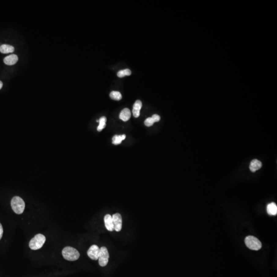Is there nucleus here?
<instances>
[{
  "label": "nucleus",
  "instance_id": "obj_16",
  "mask_svg": "<svg viewBox=\"0 0 277 277\" xmlns=\"http://www.w3.org/2000/svg\"><path fill=\"white\" fill-rule=\"evenodd\" d=\"M126 138L125 135H115L113 138V143L115 145H118L121 143V142L124 140Z\"/></svg>",
  "mask_w": 277,
  "mask_h": 277
},
{
  "label": "nucleus",
  "instance_id": "obj_2",
  "mask_svg": "<svg viewBox=\"0 0 277 277\" xmlns=\"http://www.w3.org/2000/svg\"><path fill=\"white\" fill-rule=\"evenodd\" d=\"M63 257L68 261H76L80 257V253L76 249L73 247L67 246L62 250Z\"/></svg>",
  "mask_w": 277,
  "mask_h": 277
},
{
  "label": "nucleus",
  "instance_id": "obj_20",
  "mask_svg": "<svg viewBox=\"0 0 277 277\" xmlns=\"http://www.w3.org/2000/svg\"><path fill=\"white\" fill-rule=\"evenodd\" d=\"M3 234V229L2 224L0 223V240L2 238Z\"/></svg>",
  "mask_w": 277,
  "mask_h": 277
},
{
  "label": "nucleus",
  "instance_id": "obj_15",
  "mask_svg": "<svg viewBox=\"0 0 277 277\" xmlns=\"http://www.w3.org/2000/svg\"><path fill=\"white\" fill-rule=\"evenodd\" d=\"M14 50V47L9 45L3 44L0 46V52L2 54L13 53Z\"/></svg>",
  "mask_w": 277,
  "mask_h": 277
},
{
  "label": "nucleus",
  "instance_id": "obj_4",
  "mask_svg": "<svg viewBox=\"0 0 277 277\" xmlns=\"http://www.w3.org/2000/svg\"><path fill=\"white\" fill-rule=\"evenodd\" d=\"M245 243L249 249L253 250H258L262 247V244L259 239L253 236H249L246 237Z\"/></svg>",
  "mask_w": 277,
  "mask_h": 277
},
{
  "label": "nucleus",
  "instance_id": "obj_1",
  "mask_svg": "<svg viewBox=\"0 0 277 277\" xmlns=\"http://www.w3.org/2000/svg\"><path fill=\"white\" fill-rule=\"evenodd\" d=\"M11 206L13 212L17 214L20 215L24 212L25 204L21 198L16 196L11 200Z\"/></svg>",
  "mask_w": 277,
  "mask_h": 277
},
{
  "label": "nucleus",
  "instance_id": "obj_7",
  "mask_svg": "<svg viewBox=\"0 0 277 277\" xmlns=\"http://www.w3.org/2000/svg\"><path fill=\"white\" fill-rule=\"evenodd\" d=\"M100 249L97 245H93L91 246L88 250L87 255L91 259L97 260L99 259Z\"/></svg>",
  "mask_w": 277,
  "mask_h": 277
},
{
  "label": "nucleus",
  "instance_id": "obj_19",
  "mask_svg": "<svg viewBox=\"0 0 277 277\" xmlns=\"http://www.w3.org/2000/svg\"><path fill=\"white\" fill-rule=\"evenodd\" d=\"M131 74V72L129 69H125L124 70H120L117 73V76L119 78H123L126 76H130Z\"/></svg>",
  "mask_w": 277,
  "mask_h": 277
},
{
  "label": "nucleus",
  "instance_id": "obj_17",
  "mask_svg": "<svg viewBox=\"0 0 277 277\" xmlns=\"http://www.w3.org/2000/svg\"><path fill=\"white\" fill-rule=\"evenodd\" d=\"M106 118L105 116H102L98 120L99 125L97 128L98 131H101L106 126Z\"/></svg>",
  "mask_w": 277,
  "mask_h": 277
},
{
  "label": "nucleus",
  "instance_id": "obj_13",
  "mask_svg": "<svg viewBox=\"0 0 277 277\" xmlns=\"http://www.w3.org/2000/svg\"><path fill=\"white\" fill-rule=\"evenodd\" d=\"M131 117V111L128 109H123L120 114V119L125 122L129 120Z\"/></svg>",
  "mask_w": 277,
  "mask_h": 277
},
{
  "label": "nucleus",
  "instance_id": "obj_5",
  "mask_svg": "<svg viewBox=\"0 0 277 277\" xmlns=\"http://www.w3.org/2000/svg\"><path fill=\"white\" fill-rule=\"evenodd\" d=\"M109 252L106 247L103 246L100 249V253L99 257V264L101 266L104 267L106 266L109 262Z\"/></svg>",
  "mask_w": 277,
  "mask_h": 277
},
{
  "label": "nucleus",
  "instance_id": "obj_21",
  "mask_svg": "<svg viewBox=\"0 0 277 277\" xmlns=\"http://www.w3.org/2000/svg\"><path fill=\"white\" fill-rule=\"evenodd\" d=\"M2 87H3V83H2V82L0 81V89L2 88Z\"/></svg>",
  "mask_w": 277,
  "mask_h": 277
},
{
  "label": "nucleus",
  "instance_id": "obj_14",
  "mask_svg": "<svg viewBox=\"0 0 277 277\" xmlns=\"http://www.w3.org/2000/svg\"><path fill=\"white\" fill-rule=\"evenodd\" d=\"M267 212L269 215L275 216L277 213V206L275 203L272 202L267 206Z\"/></svg>",
  "mask_w": 277,
  "mask_h": 277
},
{
  "label": "nucleus",
  "instance_id": "obj_9",
  "mask_svg": "<svg viewBox=\"0 0 277 277\" xmlns=\"http://www.w3.org/2000/svg\"><path fill=\"white\" fill-rule=\"evenodd\" d=\"M142 103L141 101L140 100H137L135 101L133 106L132 109V113L135 118H138L140 116V114L141 109L142 108Z\"/></svg>",
  "mask_w": 277,
  "mask_h": 277
},
{
  "label": "nucleus",
  "instance_id": "obj_8",
  "mask_svg": "<svg viewBox=\"0 0 277 277\" xmlns=\"http://www.w3.org/2000/svg\"><path fill=\"white\" fill-rule=\"evenodd\" d=\"M104 222H105V227L108 231H112L114 230L113 220V218L111 215L108 214L105 216L104 217Z\"/></svg>",
  "mask_w": 277,
  "mask_h": 277
},
{
  "label": "nucleus",
  "instance_id": "obj_10",
  "mask_svg": "<svg viewBox=\"0 0 277 277\" xmlns=\"http://www.w3.org/2000/svg\"><path fill=\"white\" fill-rule=\"evenodd\" d=\"M18 61V57L16 54H10L4 58V62L8 65H13L16 64Z\"/></svg>",
  "mask_w": 277,
  "mask_h": 277
},
{
  "label": "nucleus",
  "instance_id": "obj_18",
  "mask_svg": "<svg viewBox=\"0 0 277 277\" xmlns=\"http://www.w3.org/2000/svg\"><path fill=\"white\" fill-rule=\"evenodd\" d=\"M110 97L115 100L119 101L122 99V95L119 91H113L110 92Z\"/></svg>",
  "mask_w": 277,
  "mask_h": 277
},
{
  "label": "nucleus",
  "instance_id": "obj_3",
  "mask_svg": "<svg viewBox=\"0 0 277 277\" xmlns=\"http://www.w3.org/2000/svg\"><path fill=\"white\" fill-rule=\"evenodd\" d=\"M46 241V238L43 235L37 234L32 238L29 244L30 249L32 250H37L43 246Z\"/></svg>",
  "mask_w": 277,
  "mask_h": 277
},
{
  "label": "nucleus",
  "instance_id": "obj_12",
  "mask_svg": "<svg viewBox=\"0 0 277 277\" xmlns=\"http://www.w3.org/2000/svg\"><path fill=\"white\" fill-rule=\"evenodd\" d=\"M262 166V164L261 161H259L258 160L254 159L250 162L249 169L251 172H255L257 170L261 168Z\"/></svg>",
  "mask_w": 277,
  "mask_h": 277
},
{
  "label": "nucleus",
  "instance_id": "obj_6",
  "mask_svg": "<svg viewBox=\"0 0 277 277\" xmlns=\"http://www.w3.org/2000/svg\"><path fill=\"white\" fill-rule=\"evenodd\" d=\"M113 220L114 230L116 231H121L122 227V218L119 213H116L112 216Z\"/></svg>",
  "mask_w": 277,
  "mask_h": 277
},
{
  "label": "nucleus",
  "instance_id": "obj_11",
  "mask_svg": "<svg viewBox=\"0 0 277 277\" xmlns=\"http://www.w3.org/2000/svg\"><path fill=\"white\" fill-rule=\"evenodd\" d=\"M160 116L158 115H153L152 117L147 118L144 121V124L146 126H152L155 122H157L160 120Z\"/></svg>",
  "mask_w": 277,
  "mask_h": 277
}]
</instances>
